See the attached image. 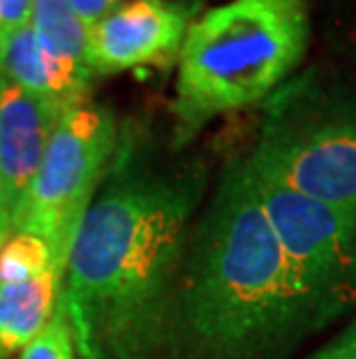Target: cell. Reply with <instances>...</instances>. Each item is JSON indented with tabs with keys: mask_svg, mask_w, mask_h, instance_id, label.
<instances>
[{
	"mask_svg": "<svg viewBox=\"0 0 356 359\" xmlns=\"http://www.w3.org/2000/svg\"><path fill=\"white\" fill-rule=\"evenodd\" d=\"M199 197V174L148 165L120 135L72 241L60 290L83 359L160 357Z\"/></svg>",
	"mask_w": 356,
	"mask_h": 359,
	"instance_id": "1",
	"label": "cell"
},
{
	"mask_svg": "<svg viewBox=\"0 0 356 359\" xmlns=\"http://www.w3.org/2000/svg\"><path fill=\"white\" fill-rule=\"evenodd\" d=\"M238 158L190 241L173 304L171 332L201 359H278L324 327Z\"/></svg>",
	"mask_w": 356,
	"mask_h": 359,
	"instance_id": "2",
	"label": "cell"
},
{
	"mask_svg": "<svg viewBox=\"0 0 356 359\" xmlns=\"http://www.w3.org/2000/svg\"><path fill=\"white\" fill-rule=\"evenodd\" d=\"M306 0H229L190 24L178 53L173 111L190 135L273 93L306 56Z\"/></svg>",
	"mask_w": 356,
	"mask_h": 359,
	"instance_id": "3",
	"label": "cell"
},
{
	"mask_svg": "<svg viewBox=\"0 0 356 359\" xmlns=\"http://www.w3.org/2000/svg\"><path fill=\"white\" fill-rule=\"evenodd\" d=\"M118 140L116 118L107 107L88 100L67 107L30 183L26 202L12 220V230L35 234L47 243L60 278L81 220L109 174Z\"/></svg>",
	"mask_w": 356,
	"mask_h": 359,
	"instance_id": "4",
	"label": "cell"
},
{
	"mask_svg": "<svg viewBox=\"0 0 356 359\" xmlns=\"http://www.w3.org/2000/svg\"><path fill=\"white\" fill-rule=\"evenodd\" d=\"M248 163L301 195L356 211V104L315 111L285 97L269 114Z\"/></svg>",
	"mask_w": 356,
	"mask_h": 359,
	"instance_id": "5",
	"label": "cell"
},
{
	"mask_svg": "<svg viewBox=\"0 0 356 359\" xmlns=\"http://www.w3.org/2000/svg\"><path fill=\"white\" fill-rule=\"evenodd\" d=\"M252 181L287 262L324 323L356 306V211L306 197L255 170Z\"/></svg>",
	"mask_w": 356,
	"mask_h": 359,
	"instance_id": "6",
	"label": "cell"
},
{
	"mask_svg": "<svg viewBox=\"0 0 356 359\" xmlns=\"http://www.w3.org/2000/svg\"><path fill=\"white\" fill-rule=\"evenodd\" d=\"M192 7L173 0H130L88 30V67L116 74L178 56Z\"/></svg>",
	"mask_w": 356,
	"mask_h": 359,
	"instance_id": "7",
	"label": "cell"
},
{
	"mask_svg": "<svg viewBox=\"0 0 356 359\" xmlns=\"http://www.w3.org/2000/svg\"><path fill=\"white\" fill-rule=\"evenodd\" d=\"M67 107V102L28 93L0 77V174L12 220L26 202L30 183Z\"/></svg>",
	"mask_w": 356,
	"mask_h": 359,
	"instance_id": "8",
	"label": "cell"
},
{
	"mask_svg": "<svg viewBox=\"0 0 356 359\" xmlns=\"http://www.w3.org/2000/svg\"><path fill=\"white\" fill-rule=\"evenodd\" d=\"M0 77L28 93L67 104L86 100L93 72L70 60H60L37 42L33 28L24 26L0 47Z\"/></svg>",
	"mask_w": 356,
	"mask_h": 359,
	"instance_id": "9",
	"label": "cell"
},
{
	"mask_svg": "<svg viewBox=\"0 0 356 359\" xmlns=\"http://www.w3.org/2000/svg\"><path fill=\"white\" fill-rule=\"evenodd\" d=\"M63 278L54 271L0 283V359L26 348L54 316Z\"/></svg>",
	"mask_w": 356,
	"mask_h": 359,
	"instance_id": "10",
	"label": "cell"
},
{
	"mask_svg": "<svg viewBox=\"0 0 356 359\" xmlns=\"http://www.w3.org/2000/svg\"><path fill=\"white\" fill-rule=\"evenodd\" d=\"M30 28L37 42L56 58L88 67V28L72 12L67 0H33Z\"/></svg>",
	"mask_w": 356,
	"mask_h": 359,
	"instance_id": "11",
	"label": "cell"
},
{
	"mask_svg": "<svg viewBox=\"0 0 356 359\" xmlns=\"http://www.w3.org/2000/svg\"><path fill=\"white\" fill-rule=\"evenodd\" d=\"M47 271L56 273L54 257L40 236L17 232L0 246V283H19Z\"/></svg>",
	"mask_w": 356,
	"mask_h": 359,
	"instance_id": "12",
	"label": "cell"
},
{
	"mask_svg": "<svg viewBox=\"0 0 356 359\" xmlns=\"http://www.w3.org/2000/svg\"><path fill=\"white\" fill-rule=\"evenodd\" d=\"M74 334L70 327V320L65 316V309L60 304L54 311V316L47 323V327L28 343L21 353V359H74Z\"/></svg>",
	"mask_w": 356,
	"mask_h": 359,
	"instance_id": "13",
	"label": "cell"
},
{
	"mask_svg": "<svg viewBox=\"0 0 356 359\" xmlns=\"http://www.w3.org/2000/svg\"><path fill=\"white\" fill-rule=\"evenodd\" d=\"M33 0H0V47L12 33L30 24Z\"/></svg>",
	"mask_w": 356,
	"mask_h": 359,
	"instance_id": "14",
	"label": "cell"
},
{
	"mask_svg": "<svg viewBox=\"0 0 356 359\" xmlns=\"http://www.w3.org/2000/svg\"><path fill=\"white\" fill-rule=\"evenodd\" d=\"M72 12L77 14L79 21L88 30L97 26L104 17H109L113 10L123 5V0H67Z\"/></svg>",
	"mask_w": 356,
	"mask_h": 359,
	"instance_id": "15",
	"label": "cell"
},
{
	"mask_svg": "<svg viewBox=\"0 0 356 359\" xmlns=\"http://www.w3.org/2000/svg\"><path fill=\"white\" fill-rule=\"evenodd\" d=\"M308 359H356V320Z\"/></svg>",
	"mask_w": 356,
	"mask_h": 359,
	"instance_id": "16",
	"label": "cell"
},
{
	"mask_svg": "<svg viewBox=\"0 0 356 359\" xmlns=\"http://www.w3.org/2000/svg\"><path fill=\"white\" fill-rule=\"evenodd\" d=\"M10 232H12V216H10V204H7V190L3 183V174H0V246L7 241Z\"/></svg>",
	"mask_w": 356,
	"mask_h": 359,
	"instance_id": "17",
	"label": "cell"
}]
</instances>
